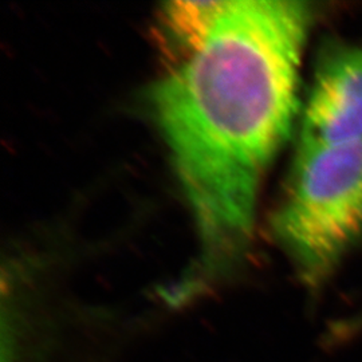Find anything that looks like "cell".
Instances as JSON below:
<instances>
[{
    "label": "cell",
    "mask_w": 362,
    "mask_h": 362,
    "mask_svg": "<svg viewBox=\"0 0 362 362\" xmlns=\"http://www.w3.org/2000/svg\"><path fill=\"white\" fill-rule=\"evenodd\" d=\"M311 22L306 1H223L202 46L152 90L203 274L231 266L252 236L260 182L299 113Z\"/></svg>",
    "instance_id": "6da1fadb"
},
{
    "label": "cell",
    "mask_w": 362,
    "mask_h": 362,
    "mask_svg": "<svg viewBox=\"0 0 362 362\" xmlns=\"http://www.w3.org/2000/svg\"><path fill=\"white\" fill-rule=\"evenodd\" d=\"M274 233L311 291L362 239V141L298 145Z\"/></svg>",
    "instance_id": "7a4b0ae2"
},
{
    "label": "cell",
    "mask_w": 362,
    "mask_h": 362,
    "mask_svg": "<svg viewBox=\"0 0 362 362\" xmlns=\"http://www.w3.org/2000/svg\"><path fill=\"white\" fill-rule=\"evenodd\" d=\"M362 141V49L333 45L321 52L302 109L299 143L338 146Z\"/></svg>",
    "instance_id": "3957f363"
},
{
    "label": "cell",
    "mask_w": 362,
    "mask_h": 362,
    "mask_svg": "<svg viewBox=\"0 0 362 362\" xmlns=\"http://www.w3.org/2000/svg\"><path fill=\"white\" fill-rule=\"evenodd\" d=\"M221 6L223 1H172L164 6L163 30L184 58L206 40Z\"/></svg>",
    "instance_id": "277c9868"
},
{
    "label": "cell",
    "mask_w": 362,
    "mask_h": 362,
    "mask_svg": "<svg viewBox=\"0 0 362 362\" xmlns=\"http://www.w3.org/2000/svg\"><path fill=\"white\" fill-rule=\"evenodd\" d=\"M362 333V311L357 315L345 318L332 325L325 336V344L336 346L338 344L348 342Z\"/></svg>",
    "instance_id": "5b68a950"
}]
</instances>
